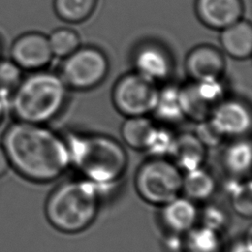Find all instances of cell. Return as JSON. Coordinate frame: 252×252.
<instances>
[{"instance_id":"obj_6","label":"cell","mask_w":252,"mask_h":252,"mask_svg":"<svg viewBox=\"0 0 252 252\" xmlns=\"http://www.w3.org/2000/svg\"><path fill=\"white\" fill-rule=\"evenodd\" d=\"M109 63L103 51L96 47H79L63 58L59 75L69 89L90 90L106 77Z\"/></svg>"},{"instance_id":"obj_29","label":"cell","mask_w":252,"mask_h":252,"mask_svg":"<svg viewBox=\"0 0 252 252\" xmlns=\"http://www.w3.org/2000/svg\"><path fill=\"white\" fill-rule=\"evenodd\" d=\"M227 252H252L250 235L246 238H241L234 241L228 248Z\"/></svg>"},{"instance_id":"obj_11","label":"cell","mask_w":252,"mask_h":252,"mask_svg":"<svg viewBox=\"0 0 252 252\" xmlns=\"http://www.w3.org/2000/svg\"><path fill=\"white\" fill-rule=\"evenodd\" d=\"M133 65L136 73L156 84L166 80L172 71L170 55L157 43L140 45L134 53Z\"/></svg>"},{"instance_id":"obj_31","label":"cell","mask_w":252,"mask_h":252,"mask_svg":"<svg viewBox=\"0 0 252 252\" xmlns=\"http://www.w3.org/2000/svg\"><path fill=\"white\" fill-rule=\"evenodd\" d=\"M5 108H6V97H4L0 94V124H1V122L3 120V117H4Z\"/></svg>"},{"instance_id":"obj_17","label":"cell","mask_w":252,"mask_h":252,"mask_svg":"<svg viewBox=\"0 0 252 252\" xmlns=\"http://www.w3.org/2000/svg\"><path fill=\"white\" fill-rule=\"evenodd\" d=\"M216 188L217 183L214 176L203 166L183 173L181 193L195 203L209 200L214 195Z\"/></svg>"},{"instance_id":"obj_4","label":"cell","mask_w":252,"mask_h":252,"mask_svg":"<svg viewBox=\"0 0 252 252\" xmlns=\"http://www.w3.org/2000/svg\"><path fill=\"white\" fill-rule=\"evenodd\" d=\"M68 90L58 73L32 71L12 93L11 108L18 121L44 125L63 110Z\"/></svg>"},{"instance_id":"obj_3","label":"cell","mask_w":252,"mask_h":252,"mask_svg":"<svg viewBox=\"0 0 252 252\" xmlns=\"http://www.w3.org/2000/svg\"><path fill=\"white\" fill-rule=\"evenodd\" d=\"M71 159L85 179L116 185L124 175L128 158L124 148L105 135L69 133L65 138Z\"/></svg>"},{"instance_id":"obj_14","label":"cell","mask_w":252,"mask_h":252,"mask_svg":"<svg viewBox=\"0 0 252 252\" xmlns=\"http://www.w3.org/2000/svg\"><path fill=\"white\" fill-rule=\"evenodd\" d=\"M159 217L168 232L183 235L197 225L199 211L195 202L184 196H178L161 206Z\"/></svg>"},{"instance_id":"obj_20","label":"cell","mask_w":252,"mask_h":252,"mask_svg":"<svg viewBox=\"0 0 252 252\" xmlns=\"http://www.w3.org/2000/svg\"><path fill=\"white\" fill-rule=\"evenodd\" d=\"M251 157L250 142L243 138H238L224 149L222 163L228 173L234 177H242L250 170Z\"/></svg>"},{"instance_id":"obj_22","label":"cell","mask_w":252,"mask_h":252,"mask_svg":"<svg viewBox=\"0 0 252 252\" xmlns=\"http://www.w3.org/2000/svg\"><path fill=\"white\" fill-rule=\"evenodd\" d=\"M97 0H54L57 16L68 23H81L94 12Z\"/></svg>"},{"instance_id":"obj_27","label":"cell","mask_w":252,"mask_h":252,"mask_svg":"<svg viewBox=\"0 0 252 252\" xmlns=\"http://www.w3.org/2000/svg\"><path fill=\"white\" fill-rule=\"evenodd\" d=\"M194 134L207 149L215 148L224 140L223 137L215 129L209 119L197 122Z\"/></svg>"},{"instance_id":"obj_19","label":"cell","mask_w":252,"mask_h":252,"mask_svg":"<svg viewBox=\"0 0 252 252\" xmlns=\"http://www.w3.org/2000/svg\"><path fill=\"white\" fill-rule=\"evenodd\" d=\"M183 252H220V232L199 224L182 235Z\"/></svg>"},{"instance_id":"obj_24","label":"cell","mask_w":252,"mask_h":252,"mask_svg":"<svg viewBox=\"0 0 252 252\" xmlns=\"http://www.w3.org/2000/svg\"><path fill=\"white\" fill-rule=\"evenodd\" d=\"M47 37L53 56L61 58L74 52L81 44L78 32L69 28L56 29Z\"/></svg>"},{"instance_id":"obj_25","label":"cell","mask_w":252,"mask_h":252,"mask_svg":"<svg viewBox=\"0 0 252 252\" xmlns=\"http://www.w3.org/2000/svg\"><path fill=\"white\" fill-rule=\"evenodd\" d=\"M174 137L175 136L165 127L155 125L144 150L147 151L152 158L169 157Z\"/></svg>"},{"instance_id":"obj_15","label":"cell","mask_w":252,"mask_h":252,"mask_svg":"<svg viewBox=\"0 0 252 252\" xmlns=\"http://www.w3.org/2000/svg\"><path fill=\"white\" fill-rule=\"evenodd\" d=\"M207 148L194 133H182L174 137L169 154L170 160L184 173L203 166Z\"/></svg>"},{"instance_id":"obj_7","label":"cell","mask_w":252,"mask_h":252,"mask_svg":"<svg viewBox=\"0 0 252 252\" xmlns=\"http://www.w3.org/2000/svg\"><path fill=\"white\" fill-rule=\"evenodd\" d=\"M157 84L135 71L121 77L114 85L112 100L116 109L128 116L153 113L158 98Z\"/></svg>"},{"instance_id":"obj_9","label":"cell","mask_w":252,"mask_h":252,"mask_svg":"<svg viewBox=\"0 0 252 252\" xmlns=\"http://www.w3.org/2000/svg\"><path fill=\"white\" fill-rule=\"evenodd\" d=\"M208 119L223 139L243 138L251 128L249 105L238 98L224 97Z\"/></svg>"},{"instance_id":"obj_30","label":"cell","mask_w":252,"mask_h":252,"mask_svg":"<svg viewBox=\"0 0 252 252\" xmlns=\"http://www.w3.org/2000/svg\"><path fill=\"white\" fill-rule=\"evenodd\" d=\"M10 168L11 166H10L7 154L4 148L2 147V145H0V177L4 176L9 171Z\"/></svg>"},{"instance_id":"obj_23","label":"cell","mask_w":252,"mask_h":252,"mask_svg":"<svg viewBox=\"0 0 252 252\" xmlns=\"http://www.w3.org/2000/svg\"><path fill=\"white\" fill-rule=\"evenodd\" d=\"M227 195L234 212L244 218H250L252 213L251 182L247 180H231L226 184Z\"/></svg>"},{"instance_id":"obj_12","label":"cell","mask_w":252,"mask_h":252,"mask_svg":"<svg viewBox=\"0 0 252 252\" xmlns=\"http://www.w3.org/2000/svg\"><path fill=\"white\" fill-rule=\"evenodd\" d=\"M185 69L191 80L220 79L225 69V61L220 49L213 45L201 44L188 52Z\"/></svg>"},{"instance_id":"obj_21","label":"cell","mask_w":252,"mask_h":252,"mask_svg":"<svg viewBox=\"0 0 252 252\" xmlns=\"http://www.w3.org/2000/svg\"><path fill=\"white\" fill-rule=\"evenodd\" d=\"M154 127L155 124L148 115L128 116L121 125L120 134L128 147L144 150Z\"/></svg>"},{"instance_id":"obj_26","label":"cell","mask_w":252,"mask_h":252,"mask_svg":"<svg viewBox=\"0 0 252 252\" xmlns=\"http://www.w3.org/2000/svg\"><path fill=\"white\" fill-rule=\"evenodd\" d=\"M22 69L12 60L0 59V94L10 99L12 93L20 84Z\"/></svg>"},{"instance_id":"obj_16","label":"cell","mask_w":252,"mask_h":252,"mask_svg":"<svg viewBox=\"0 0 252 252\" xmlns=\"http://www.w3.org/2000/svg\"><path fill=\"white\" fill-rule=\"evenodd\" d=\"M220 42L222 50L232 58L246 59L252 52V27L247 20L240 19L221 30Z\"/></svg>"},{"instance_id":"obj_2","label":"cell","mask_w":252,"mask_h":252,"mask_svg":"<svg viewBox=\"0 0 252 252\" xmlns=\"http://www.w3.org/2000/svg\"><path fill=\"white\" fill-rule=\"evenodd\" d=\"M114 186L98 184L85 178L64 181L47 197L45 217L61 232L84 231L94 221L105 194Z\"/></svg>"},{"instance_id":"obj_8","label":"cell","mask_w":252,"mask_h":252,"mask_svg":"<svg viewBox=\"0 0 252 252\" xmlns=\"http://www.w3.org/2000/svg\"><path fill=\"white\" fill-rule=\"evenodd\" d=\"M225 97L220 79L190 80L180 86V100L185 118L196 123L208 119L217 105Z\"/></svg>"},{"instance_id":"obj_1","label":"cell","mask_w":252,"mask_h":252,"mask_svg":"<svg viewBox=\"0 0 252 252\" xmlns=\"http://www.w3.org/2000/svg\"><path fill=\"white\" fill-rule=\"evenodd\" d=\"M11 168L35 183L61 177L71 165L66 140L42 124L16 121L2 137Z\"/></svg>"},{"instance_id":"obj_28","label":"cell","mask_w":252,"mask_h":252,"mask_svg":"<svg viewBox=\"0 0 252 252\" xmlns=\"http://www.w3.org/2000/svg\"><path fill=\"white\" fill-rule=\"evenodd\" d=\"M199 220L202 225L220 232V229L227 221V218L225 212L220 207L209 206L204 209L202 213L199 212Z\"/></svg>"},{"instance_id":"obj_18","label":"cell","mask_w":252,"mask_h":252,"mask_svg":"<svg viewBox=\"0 0 252 252\" xmlns=\"http://www.w3.org/2000/svg\"><path fill=\"white\" fill-rule=\"evenodd\" d=\"M153 113L163 123H177L184 119L180 100V86L169 84L158 89Z\"/></svg>"},{"instance_id":"obj_13","label":"cell","mask_w":252,"mask_h":252,"mask_svg":"<svg viewBox=\"0 0 252 252\" xmlns=\"http://www.w3.org/2000/svg\"><path fill=\"white\" fill-rule=\"evenodd\" d=\"M196 13L200 21L215 30H223L242 19V0H196Z\"/></svg>"},{"instance_id":"obj_5","label":"cell","mask_w":252,"mask_h":252,"mask_svg":"<svg viewBox=\"0 0 252 252\" xmlns=\"http://www.w3.org/2000/svg\"><path fill=\"white\" fill-rule=\"evenodd\" d=\"M183 172L165 158H152L143 162L135 175V188L147 203L163 206L180 196Z\"/></svg>"},{"instance_id":"obj_10","label":"cell","mask_w":252,"mask_h":252,"mask_svg":"<svg viewBox=\"0 0 252 252\" xmlns=\"http://www.w3.org/2000/svg\"><path fill=\"white\" fill-rule=\"evenodd\" d=\"M11 60L22 70L38 71L46 67L52 57L48 37L38 32L19 35L12 43Z\"/></svg>"},{"instance_id":"obj_32","label":"cell","mask_w":252,"mask_h":252,"mask_svg":"<svg viewBox=\"0 0 252 252\" xmlns=\"http://www.w3.org/2000/svg\"><path fill=\"white\" fill-rule=\"evenodd\" d=\"M1 53H2V44H1V41H0V59H1Z\"/></svg>"}]
</instances>
